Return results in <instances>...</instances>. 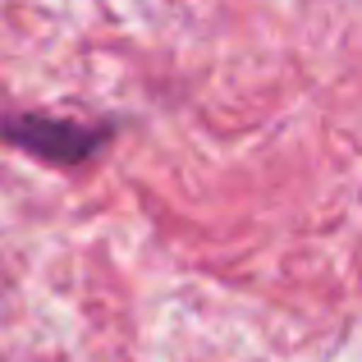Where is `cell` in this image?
Returning a JSON list of instances; mask_svg holds the SVG:
<instances>
[]
</instances>
